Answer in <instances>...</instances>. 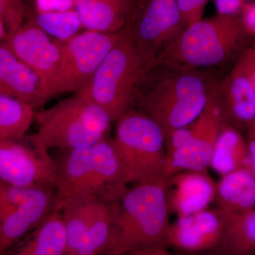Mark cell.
I'll return each instance as SVG.
<instances>
[{
	"label": "cell",
	"mask_w": 255,
	"mask_h": 255,
	"mask_svg": "<svg viewBox=\"0 0 255 255\" xmlns=\"http://www.w3.org/2000/svg\"><path fill=\"white\" fill-rule=\"evenodd\" d=\"M218 80L209 69H181L164 64L149 65L131 110L153 121L165 138L197 119Z\"/></svg>",
	"instance_id": "cell-1"
},
{
	"label": "cell",
	"mask_w": 255,
	"mask_h": 255,
	"mask_svg": "<svg viewBox=\"0 0 255 255\" xmlns=\"http://www.w3.org/2000/svg\"><path fill=\"white\" fill-rule=\"evenodd\" d=\"M167 179L135 184L112 204L113 227L106 255L167 248L170 224L166 198Z\"/></svg>",
	"instance_id": "cell-2"
},
{
	"label": "cell",
	"mask_w": 255,
	"mask_h": 255,
	"mask_svg": "<svg viewBox=\"0 0 255 255\" xmlns=\"http://www.w3.org/2000/svg\"><path fill=\"white\" fill-rule=\"evenodd\" d=\"M243 27L241 14H217L201 19L182 33L149 65L209 69L235 62L255 41Z\"/></svg>",
	"instance_id": "cell-3"
},
{
	"label": "cell",
	"mask_w": 255,
	"mask_h": 255,
	"mask_svg": "<svg viewBox=\"0 0 255 255\" xmlns=\"http://www.w3.org/2000/svg\"><path fill=\"white\" fill-rule=\"evenodd\" d=\"M34 119L38 129L29 140L46 155L52 148L67 151L95 145L107 138L112 123L105 111L82 91L35 113Z\"/></svg>",
	"instance_id": "cell-4"
},
{
	"label": "cell",
	"mask_w": 255,
	"mask_h": 255,
	"mask_svg": "<svg viewBox=\"0 0 255 255\" xmlns=\"http://www.w3.org/2000/svg\"><path fill=\"white\" fill-rule=\"evenodd\" d=\"M118 156L126 184L153 182L165 176L163 132L148 117L130 110L117 121L110 139Z\"/></svg>",
	"instance_id": "cell-5"
},
{
	"label": "cell",
	"mask_w": 255,
	"mask_h": 255,
	"mask_svg": "<svg viewBox=\"0 0 255 255\" xmlns=\"http://www.w3.org/2000/svg\"><path fill=\"white\" fill-rule=\"evenodd\" d=\"M148 62L126 36L109 52L81 91L105 111L112 122L131 110Z\"/></svg>",
	"instance_id": "cell-6"
},
{
	"label": "cell",
	"mask_w": 255,
	"mask_h": 255,
	"mask_svg": "<svg viewBox=\"0 0 255 255\" xmlns=\"http://www.w3.org/2000/svg\"><path fill=\"white\" fill-rule=\"evenodd\" d=\"M219 85V80L211 90L205 108L195 121L164 138L166 177L184 170H206L210 165L216 140L227 125Z\"/></svg>",
	"instance_id": "cell-7"
},
{
	"label": "cell",
	"mask_w": 255,
	"mask_h": 255,
	"mask_svg": "<svg viewBox=\"0 0 255 255\" xmlns=\"http://www.w3.org/2000/svg\"><path fill=\"white\" fill-rule=\"evenodd\" d=\"M125 36L123 30L115 33L85 31L59 41L60 61L45 93V103L60 94L77 93L85 89L109 52Z\"/></svg>",
	"instance_id": "cell-8"
},
{
	"label": "cell",
	"mask_w": 255,
	"mask_h": 255,
	"mask_svg": "<svg viewBox=\"0 0 255 255\" xmlns=\"http://www.w3.org/2000/svg\"><path fill=\"white\" fill-rule=\"evenodd\" d=\"M185 28L177 0H135L122 30L150 64Z\"/></svg>",
	"instance_id": "cell-9"
},
{
	"label": "cell",
	"mask_w": 255,
	"mask_h": 255,
	"mask_svg": "<svg viewBox=\"0 0 255 255\" xmlns=\"http://www.w3.org/2000/svg\"><path fill=\"white\" fill-rule=\"evenodd\" d=\"M219 93L227 125L249 128L255 121V41L243 50L226 78Z\"/></svg>",
	"instance_id": "cell-10"
},
{
	"label": "cell",
	"mask_w": 255,
	"mask_h": 255,
	"mask_svg": "<svg viewBox=\"0 0 255 255\" xmlns=\"http://www.w3.org/2000/svg\"><path fill=\"white\" fill-rule=\"evenodd\" d=\"M3 45L31 70L39 79L41 99L54 76L60 58L59 41H52L44 31L32 21L6 33Z\"/></svg>",
	"instance_id": "cell-11"
},
{
	"label": "cell",
	"mask_w": 255,
	"mask_h": 255,
	"mask_svg": "<svg viewBox=\"0 0 255 255\" xmlns=\"http://www.w3.org/2000/svg\"><path fill=\"white\" fill-rule=\"evenodd\" d=\"M56 180V166L50 155L17 140H0V181L18 187L55 188Z\"/></svg>",
	"instance_id": "cell-12"
},
{
	"label": "cell",
	"mask_w": 255,
	"mask_h": 255,
	"mask_svg": "<svg viewBox=\"0 0 255 255\" xmlns=\"http://www.w3.org/2000/svg\"><path fill=\"white\" fill-rule=\"evenodd\" d=\"M64 152L59 161L55 162V204L76 196H90L102 201L92 164L91 146Z\"/></svg>",
	"instance_id": "cell-13"
},
{
	"label": "cell",
	"mask_w": 255,
	"mask_h": 255,
	"mask_svg": "<svg viewBox=\"0 0 255 255\" xmlns=\"http://www.w3.org/2000/svg\"><path fill=\"white\" fill-rule=\"evenodd\" d=\"M216 190V184L205 170L177 172L167 179L169 212L180 217L204 211L214 200Z\"/></svg>",
	"instance_id": "cell-14"
},
{
	"label": "cell",
	"mask_w": 255,
	"mask_h": 255,
	"mask_svg": "<svg viewBox=\"0 0 255 255\" xmlns=\"http://www.w3.org/2000/svg\"><path fill=\"white\" fill-rule=\"evenodd\" d=\"M222 224L218 209L199 211L180 216L170 223L167 233V246L187 253H199L219 245Z\"/></svg>",
	"instance_id": "cell-15"
},
{
	"label": "cell",
	"mask_w": 255,
	"mask_h": 255,
	"mask_svg": "<svg viewBox=\"0 0 255 255\" xmlns=\"http://www.w3.org/2000/svg\"><path fill=\"white\" fill-rule=\"evenodd\" d=\"M0 95L31 105H43L41 85L36 74L0 43Z\"/></svg>",
	"instance_id": "cell-16"
},
{
	"label": "cell",
	"mask_w": 255,
	"mask_h": 255,
	"mask_svg": "<svg viewBox=\"0 0 255 255\" xmlns=\"http://www.w3.org/2000/svg\"><path fill=\"white\" fill-rule=\"evenodd\" d=\"M86 31L115 33L123 29L133 4L131 0H73Z\"/></svg>",
	"instance_id": "cell-17"
},
{
	"label": "cell",
	"mask_w": 255,
	"mask_h": 255,
	"mask_svg": "<svg viewBox=\"0 0 255 255\" xmlns=\"http://www.w3.org/2000/svg\"><path fill=\"white\" fill-rule=\"evenodd\" d=\"M218 211L222 224L219 245L231 255H249L254 253L255 208L246 211L221 209Z\"/></svg>",
	"instance_id": "cell-18"
},
{
	"label": "cell",
	"mask_w": 255,
	"mask_h": 255,
	"mask_svg": "<svg viewBox=\"0 0 255 255\" xmlns=\"http://www.w3.org/2000/svg\"><path fill=\"white\" fill-rule=\"evenodd\" d=\"M55 196L50 188L18 187L0 181V208L23 210L40 224L54 208Z\"/></svg>",
	"instance_id": "cell-19"
},
{
	"label": "cell",
	"mask_w": 255,
	"mask_h": 255,
	"mask_svg": "<svg viewBox=\"0 0 255 255\" xmlns=\"http://www.w3.org/2000/svg\"><path fill=\"white\" fill-rule=\"evenodd\" d=\"M66 237L61 214L53 208L14 255H65Z\"/></svg>",
	"instance_id": "cell-20"
},
{
	"label": "cell",
	"mask_w": 255,
	"mask_h": 255,
	"mask_svg": "<svg viewBox=\"0 0 255 255\" xmlns=\"http://www.w3.org/2000/svg\"><path fill=\"white\" fill-rule=\"evenodd\" d=\"M219 209L246 211L255 206V174L248 168L233 171L216 185V197Z\"/></svg>",
	"instance_id": "cell-21"
},
{
	"label": "cell",
	"mask_w": 255,
	"mask_h": 255,
	"mask_svg": "<svg viewBox=\"0 0 255 255\" xmlns=\"http://www.w3.org/2000/svg\"><path fill=\"white\" fill-rule=\"evenodd\" d=\"M97 200L90 196H76L55 204L60 210L65 228V255H78Z\"/></svg>",
	"instance_id": "cell-22"
},
{
	"label": "cell",
	"mask_w": 255,
	"mask_h": 255,
	"mask_svg": "<svg viewBox=\"0 0 255 255\" xmlns=\"http://www.w3.org/2000/svg\"><path fill=\"white\" fill-rule=\"evenodd\" d=\"M210 165L223 175L241 168L250 169L255 174L251 169L248 144L236 128L226 125L220 132Z\"/></svg>",
	"instance_id": "cell-23"
},
{
	"label": "cell",
	"mask_w": 255,
	"mask_h": 255,
	"mask_svg": "<svg viewBox=\"0 0 255 255\" xmlns=\"http://www.w3.org/2000/svg\"><path fill=\"white\" fill-rule=\"evenodd\" d=\"M113 227L112 204L97 200L78 255H106Z\"/></svg>",
	"instance_id": "cell-24"
},
{
	"label": "cell",
	"mask_w": 255,
	"mask_h": 255,
	"mask_svg": "<svg viewBox=\"0 0 255 255\" xmlns=\"http://www.w3.org/2000/svg\"><path fill=\"white\" fill-rule=\"evenodd\" d=\"M34 109L8 96L0 95V140H18L34 119Z\"/></svg>",
	"instance_id": "cell-25"
},
{
	"label": "cell",
	"mask_w": 255,
	"mask_h": 255,
	"mask_svg": "<svg viewBox=\"0 0 255 255\" xmlns=\"http://www.w3.org/2000/svg\"><path fill=\"white\" fill-rule=\"evenodd\" d=\"M42 31L60 41H67L82 28L81 21L75 9L55 12H37L31 20Z\"/></svg>",
	"instance_id": "cell-26"
},
{
	"label": "cell",
	"mask_w": 255,
	"mask_h": 255,
	"mask_svg": "<svg viewBox=\"0 0 255 255\" xmlns=\"http://www.w3.org/2000/svg\"><path fill=\"white\" fill-rule=\"evenodd\" d=\"M26 14L22 0H0V21L6 28V33L23 24Z\"/></svg>",
	"instance_id": "cell-27"
},
{
	"label": "cell",
	"mask_w": 255,
	"mask_h": 255,
	"mask_svg": "<svg viewBox=\"0 0 255 255\" xmlns=\"http://www.w3.org/2000/svg\"><path fill=\"white\" fill-rule=\"evenodd\" d=\"M209 0H177L185 27L202 19L204 9Z\"/></svg>",
	"instance_id": "cell-28"
},
{
	"label": "cell",
	"mask_w": 255,
	"mask_h": 255,
	"mask_svg": "<svg viewBox=\"0 0 255 255\" xmlns=\"http://www.w3.org/2000/svg\"><path fill=\"white\" fill-rule=\"evenodd\" d=\"M37 12H55L75 9L73 0H35Z\"/></svg>",
	"instance_id": "cell-29"
},
{
	"label": "cell",
	"mask_w": 255,
	"mask_h": 255,
	"mask_svg": "<svg viewBox=\"0 0 255 255\" xmlns=\"http://www.w3.org/2000/svg\"><path fill=\"white\" fill-rule=\"evenodd\" d=\"M241 17L243 27L250 36H255V1H244L241 12Z\"/></svg>",
	"instance_id": "cell-30"
},
{
	"label": "cell",
	"mask_w": 255,
	"mask_h": 255,
	"mask_svg": "<svg viewBox=\"0 0 255 255\" xmlns=\"http://www.w3.org/2000/svg\"><path fill=\"white\" fill-rule=\"evenodd\" d=\"M218 14L233 15L241 12L243 0H214Z\"/></svg>",
	"instance_id": "cell-31"
},
{
	"label": "cell",
	"mask_w": 255,
	"mask_h": 255,
	"mask_svg": "<svg viewBox=\"0 0 255 255\" xmlns=\"http://www.w3.org/2000/svg\"><path fill=\"white\" fill-rule=\"evenodd\" d=\"M167 251V248L162 247V248H154L134 251L126 255H162Z\"/></svg>",
	"instance_id": "cell-32"
},
{
	"label": "cell",
	"mask_w": 255,
	"mask_h": 255,
	"mask_svg": "<svg viewBox=\"0 0 255 255\" xmlns=\"http://www.w3.org/2000/svg\"><path fill=\"white\" fill-rule=\"evenodd\" d=\"M4 25L3 24V23L0 21V38H1V36L4 34Z\"/></svg>",
	"instance_id": "cell-33"
},
{
	"label": "cell",
	"mask_w": 255,
	"mask_h": 255,
	"mask_svg": "<svg viewBox=\"0 0 255 255\" xmlns=\"http://www.w3.org/2000/svg\"><path fill=\"white\" fill-rule=\"evenodd\" d=\"M162 255H184L173 254V253H169V252L167 251L166 252H164L163 254H162Z\"/></svg>",
	"instance_id": "cell-34"
},
{
	"label": "cell",
	"mask_w": 255,
	"mask_h": 255,
	"mask_svg": "<svg viewBox=\"0 0 255 255\" xmlns=\"http://www.w3.org/2000/svg\"><path fill=\"white\" fill-rule=\"evenodd\" d=\"M244 1H248V0H243Z\"/></svg>",
	"instance_id": "cell-35"
},
{
	"label": "cell",
	"mask_w": 255,
	"mask_h": 255,
	"mask_svg": "<svg viewBox=\"0 0 255 255\" xmlns=\"http://www.w3.org/2000/svg\"><path fill=\"white\" fill-rule=\"evenodd\" d=\"M131 1H135V0H131Z\"/></svg>",
	"instance_id": "cell-36"
}]
</instances>
